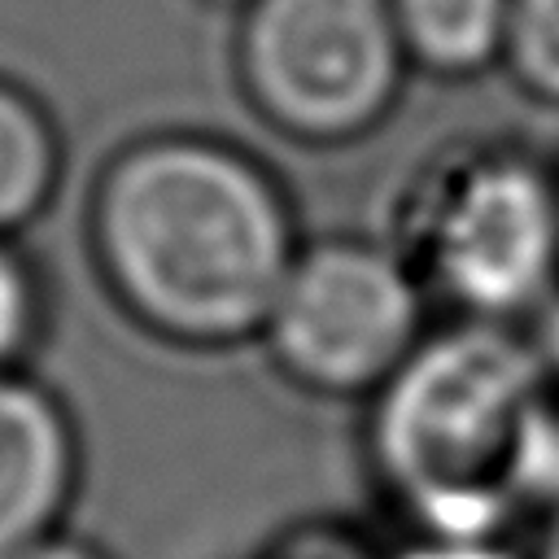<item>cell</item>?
<instances>
[{"label":"cell","mask_w":559,"mask_h":559,"mask_svg":"<svg viewBox=\"0 0 559 559\" xmlns=\"http://www.w3.org/2000/svg\"><path fill=\"white\" fill-rule=\"evenodd\" d=\"M92 245L114 297L157 336L188 345L262 332L297 258L271 175L201 135L118 153L92 197Z\"/></svg>","instance_id":"obj_1"},{"label":"cell","mask_w":559,"mask_h":559,"mask_svg":"<svg viewBox=\"0 0 559 559\" xmlns=\"http://www.w3.org/2000/svg\"><path fill=\"white\" fill-rule=\"evenodd\" d=\"M550 384L528 323L463 319L376 389L371 459L419 537H502L546 498Z\"/></svg>","instance_id":"obj_2"},{"label":"cell","mask_w":559,"mask_h":559,"mask_svg":"<svg viewBox=\"0 0 559 559\" xmlns=\"http://www.w3.org/2000/svg\"><path fill=\"white\" fill-rule=\"evenodd\" d=\"M411 266L463 319L533 323L559 301V170L515 144L441 157L411 201Z\"/></svg>","instance_id":"obj_3"},{"label":"cell","mask_w":559,"mask_h":559,"mask_svg":"<svg viewBox=\"0 0 559 559\" xmlns=\"http://www.w3.org/2000/svg\"><path fill=\"white\" fill-rule=\"evenodd\" d=\"M393 0H253L240 74L253 105L288 135L349 140L384 118L402 83Z\"/></svg>","instance_id":"obj_4"},{"label":"cell","mask_w":559,"mask_h":559,"mask_svg":"<svg viewBox=\"0 0 559 559\" xmlns=\"http://www.w3.org/2000/svg\"><path fill=\"white\" fill-rule=\"evenodd\" d=\"M424 293L402 253L371 240H323L297 249L262 336L306 389L371 393L428 336Z\"/></svg>","instance_id":"obj_5"},{"label":"cell","mask_w":559,"mask_h":559,"mask_svg":"<svg viewBox=\"0 0 559 559\" xmlns=\"http://www.w3.org/2000/svg\"><path fill=\"white\" fill-rule=\"evenodd\" d=\"M79 476V445L61 402L17 376L0 371V559L57 533Z\"/></svg>","instance_id":"obj_6"},{"label":"cell","mask_w":559,"mask_h":559,"mask_svg":"<svg viewBox=\"0 0 559 559\" xmlns=\"http://www.w3.org/2000/svg\"><path fill=\"white\" fill-rule=\"evenodd\" d=\"M406 57L437 74H476L502 57L507 0H393Z\"/></svg>","instance_id":"obj_7"},{"label":"cell","mask_w":559,"mask_h":559,"mask_svg":"<svg viewBox=\"0 0 559 559\" xmlns=\"http://www.w3.org/2000/svg\"><path fill=\"white\" fill-rule=\"evenodd\" d=\"M57 166L61 153L48 114L13 83H0V236L48 205Z\"/></svg>","instance_id":"obj_8"},{"label":"cell","mask_w":559,"mask_h":559,"mask_svg":"<svg viewBox=\"0 0 559 559\" xmlns=\"http://www.w3.org/2000/svg\"><path fill=\"white\" fill-rule=\"evenodd\" d=\"M502 61L528 96L559 105V0H507Z\"/></svg>","instance_id":"obj_9"},{"label":"cell","mask_w":559,"mask_h":559,"mask_svg":"<svg viewBox=\"0 0 559 559\" xmlns=\"http://www.w3.org/2000/svg\"><path fill=\"white\" fill-rule=\"evenodd\" d=\"M35 280L22 266L17 253H9L0 245V371L17 362V354L31 345L35 336Z\"/></svg>","instance_id":"obj_10"},{"label":"cell","mask_w":559,"mask_h":559,"mask_svg":"<svg viewBox=\"0 0 559 559\" xmlns=\"http://www.w3.org/2000/svg\"><path fill=\"white\" fill-rule=\"evenodd\" d=\"M542 362H546V384H550V445H546V498L559 493V301L546 306L533 323H528ZM542 498V502H546Z\"/></svg>","instance_id":"obj_11"},{"label":"cell","mask_w":559,"mask_h":559,"mask_svg":"<svg viewBox=\"0 0 559 559\" xmlns=\"http://www.w3.org/2000/svg\"><path fill=\"white\" fill-rule=\"evenodd\" d=\"M389 559H528V555H515L498 537H419L415 546Z\"/></svg>","instance_id":"obj_12"},{"label":"cell","mask_w":559,"mask_h":559,"mask_svg":"<svg viewBox=\"0 0 559 559\" xmlns=\"http://www.w3.org/2000/svg\"><path fill=\"white\" fill-rule=\"evenodd\" d=\"M528 559H559V493L537 507V537L528 546Z\"/></svg>","instance_id":"obj_13"},{"label":"cell","mask_w":559,"mask_h":559,"mask_svg":"<svg viewBox=\"0 0 559 559\" xmlns=\"http://www.w3.org/2000/svg\"><path fill=\"white\" fill-rule=\"evenodd\" d=\"M9 559H105V555H96V550L83 546V542H70V537L48 533V537H39L35 546H26V550H17V555H9Z\"/></svg>","instance_id":"obj_14"},{"label":"cell","mask_w":559,"mask_h":559,"mask_svg":"<svg viewBox=\"0 0 559 559\" xmlns=\"http://www.w3.org/2000/svg\"><path fill=\"white\" fill-rule=\"evenodd\" d=\"M280 559H362L354 550H345L341 542H293L288 550H280Z\"/></svg>","instance_id":"obj_15"}]
</instances>
